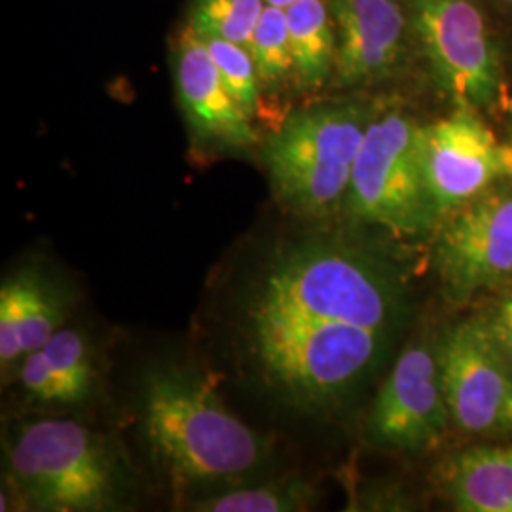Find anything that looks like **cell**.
<instances>
[{"label": "cell", "instance_id": "cell-12", "mask_svg": "<svg viewBox=\"0 0 512 512\" xmlns=\"http://www.w3.org/2000/svg\"><path fill=\"white\" fill-rule=\"evenodd\" d=\"M336 27L334 82L353 88L397 71L412 31L399 0H330Z\"/></svg>", "mask_w": 512, "mask_h": 512}, {"label": "cell", "instance_id": "cell-13", "mask_svg": "<svg viewBox=\"0 0 512 512\" xmlns=\"http://www.w3.org/2000/svg\"><path fill=\"white\" fill-rule=\"evenodd\" d=\"M442 488L461 512H512V448L480 446L446 461Z\"/></svg>", "mask_w": 512, "mask_h": 512}, {"label": "cell", "instance_id": "cell-23", "mask_svg": "<svg viewBox=\"0 0 512 512\" xmlns=\"http://www.w3.org/2000/svg\"><path fill=\"white\" fill-rule=\"evenodd\" d=\"M497 429L505 431L512 435V389L507 397V401L503 404V410H501V416H499V423H497Z\"/></svg>", "mask_w": 512, "mask_h": 512}, {"label": "cell", "instance_id": "cell-20", "mask_svg": "<svg viewBox=\"0 0 512 512\" xmlns=\"http://www.w3.org/2000/svg\"><path fill=\"white\" fill-rule=\"evenodd\" d=\"M200 38L213 57L228 92L232 93V97L238 101L241 109L245 110L251 118H255L260 110L262 86H260V78L256 73L251 52L245 46H239L222 38L202 37V35Z\"/></svg>", "mask_w": 512, "mask_h": 512}, {"label": "cell", "instance_id": "cell-9", "mask_svg": "<svg viewBox=\"0 0 512 512\" xmlns=\"http://www.w3.org/2000/svg\"><path fill=\"white\" fill-rule=\"evenodd\" d=\"M450 412L440 384L437 349H404L370 408L366 435L372 444L418 454L439 442Z\"/></svg>", "mask_w": 512, "mask_h": 512}, {"label": "cell", "instance_id": "cell-25", "mask_svg": "<svg viewBox=\"0 0 512 512\" xmlns=\"http://www.w3.org/2000/svg\"><path fill=\"white\" fill-rule=\"evenodd\" d=\"M503 2H507V4H509V6H512V0H503Z\"/></svg>", "mask_w": 512, "mask_h": 512}, {"label": "cell", "instance_id": "cell-16", "mask_svg": "<svg viewBox=\"0 0 512 512\" xmlns=\"http://www.w3.org/2000/svg\"><path fill=\"white\" fill-rule=\"evenodd\" d=\"M8 279L18 296L23 348L29 355L63 329L65 308L54 285L37 270H21Z\"/></svg>", "mask_w": 512, "mask_h": 512}, {"label": "cell", "instance_id": "cell-8", "mask_svg": "<svg viewBox=\"0 0 512 512\" xmlns=\"http://www.w3.org/2000/svg\"><path fill=\"white\" fill-rule=\"evenodd\" d=\"M423 162L433 202L444 219L512 177V145H501L475 109L458 107L423 126Z\"/></svg>", "mask_w": 512, "mask_h": 512}, {"label": "cell", "instance_id": "cell-3", "mask_svg": "<svg viewBox=\"0 0 512 512\" xmlns=\"http://www.w3.org/2000/svg\"><path fill=\"white\" fill-rule=\"evenodd\" d=\"M372 116L359 103H321L285 118L262 150L275 200L308 219L338 211Z\"/></svg>", "mask_w": 512, "mask_h": 512}, {"label": "cell", "instance_id": "cell-17", "mask_svg": "<svg viewBox=\"0 0 512 512\" xmlns=\"http://www.w3.org/2000/svg\"><path fill=\"white\" fill-rule=\"evenodd\" d=\"M262 90L275 92L294 80L293 48L287 12L266 6L249 44Z\"/></svg>", "mask_w": 512, "mask_h": 512}, {"label": "cell", "instance_id": "cell-1", "mask_svg": "<svg viewBox=\"0 0 512 512\" xmlns=\"http://www.w3.org/2000/svg\"><path fill=\"white\" fill-rule=\"evenodd\" d=\"M403 311V283L385 260L338 239H296L256 275L241 340L275 399L329 414L382 363Z\"/></svg>", "mask_w": 512, "mask_h": 512}, {"label": "cell", "instance_id": "cell-5", "mask_svg": "<svg viewBox=\"0 0 512 512\" xmlns=\"http://www.w3.org/2000/svg\"><path fill=\"white\" fill-rule=\"evenodd\" d=\"M344 205L353 219L397 236H420L442 220L425 177L423 126L410 114L372 116Z\"/></svg>", "mask_w": 512, "mask_h": 512}, {"label": "cell", "instance_id": "cell-18", "mask_svg": "<svg viewBox=\"0 0 512 512\" xmlns=\"http://www.w3.org/2000/svg\"><path fill=\"white\" fill-rule=\"evenodd\" d=\"M264 0H192L188 27L202 37H215L249 50Z\"/></svg>", "mask_w": 512, "mask_h": 512}, {"label": "cell", "instance_id": "cell-22", "mask_svg": "<svg viewBox=\"0 0 512 512\" xmlns=\"http://www.w3.org/2000/svg\"><path fill=\"white\" fill-rule=\"evenodd\" d=\"M484 319L492 332L495 346L512 374V294L497 300L494 308L484 315Z\"/></svg>", "mask_w": 512, "mask_h": 512}, {"label": "cell", "instance_id": "cell-21", "mask_svg": "<svg viewBox=\"0 0 512 512\" xmlns=\"http://www.w3.org/2000/svg\"><path fill=\"white\" fill-rule=\"evenodd\" d=\"M25 357L21 315L18 296L10 279H4L0 287V366L2 372L10 370L14 363Z\"/></svg>", "mask_w": 512, "mask_h": 512}, {"label": "cell", "instance_id": "cell-10", "mask_svg": "<svg viewBox=\"0 0 512 512\" xmlns=\"http://www.w3.org/2000/svg\"><path fill=\"white\" fill-rule=\"evenodd\" d=\"M440 384L450 420L471 435L497 429L512 389V374L495 346L484 315L448 330L437 348Z\"/></svg>", "mask_w": 512, "mask_h": 512}, {"label": "cell", "instance_id": "cell-14", "mask_svg": "<svg viewBox=\"0 0 512 512\" xmlns=\"http://www.w3.org/2000/svg\"><path fill=\"white\" fill-rule=\"evenodd\" d=\"M294 59V84L300 90H321L334 78L336 27L330 0H296L287 10Z\"/></svg>", "mask_w": 512, "mask_h": 512}, {"label": "cell", "instance_id": "cell-11", "mask_svg": "<svg viewBox=\"0 0 512 512\" xmlns=\"http://www.w3.org/2000/svg\"><path fill=\"white\" fill-rule=\"evenodd\" d=\"M175 90L196 143L217 152H243L256 145L253 118L228 92L202 38L190 27L175 48Z\"/></svg>", "mask_w": 512, "mask_h": 512}, {"label": "cell", "instance_id": "cell-24", "mask_svg": "<svg viewBox=\"0 0 512 512\" xmlns=\"http://www.w3.org/2000/svg\"><path fill=\"white\" fill-rule=\"evenodd\" d=\"M266 2V6H275V8H283V10H287L289 6H293L296 0H264Z\"/></svg>", "mask_w": 512, "mask_h": 512}, {"label": "cell", "instance_id": "cell-6", "mask_svg": "<svg viewBox=\"0 0 512 512\" xmlns=\"http://www.w3.org/2000/svg\"><path fill=\"white\" fill-rule=\"evenodd\" d=\"M412 33L437 84L458 107H492L503 74L484 14L473 0H412Z\"/></svg>", "mask_w": 512, "mask_h": 512}, {"label": "cell", "instance_id": "cell-2", "mask_svg": "<svg viewBox=\"0 0 512 512\" xmlns=\"http://www.w3.org/2000/svg\"><path fill=\"white\" fill-rule=\"evenodd\" d=\"M141 418L165 473L194 484H238L270 461L272 444L226 408L196 374L169 366L145 378Z\"/></svg>", "mask_w": 512, "mask_h": 512}, {"label": "cell", "instance_id": "cell-26", "mask_svg": "<svg viewBox=\"0 0 512 512\" xmlns=\"http://www.w3.org/2000/svg\"><path fill=\"white\" fill-rule=\"evenodd\" d=\"M511 145H512V143H511Z\"/></svg>", "mask_w": 512, "mask_h": 512}, {"label": "cell", "instance_id": "cell-4", "mask_svg": "<svg viewBox=\"0 0 512 512\" xmlns=\"http://www.w3.org/2000/svg\"><path fill=\"white\" fill-rule=\"evenodd\" d=\"M8 478L35 511L114 509L126 490L120 458L107 439L74 420H33L10 440Z\"/></svg>", "mask_w": 512, "mask_h": 512}, {"label": "cell", "instance_id": "cell-15", "mask_svg": "<svg viewBox=\"0 0 512 512\" xmlns=\"http://www.w3.org/2000/svg\"><path fill=\"white\" fill-rule=\"evenodd\" d=\"M313 501L315 490L306 480L281 478L207 495L192 501L190 509L205 512H294L308 511Z\"/></svg>", "mask_w": 512, "mask_h": 512}, {"label": "cell", "instance_id": "cell-7", "mask_svg": "<svg viewBox=\"0 0 512 512\" xmlns=\"http://www.w3.org/2000/svg\"><path fill=\"white\" fill-rule=\"evenodd\" d=\"M448 298L467 302L512 275V192H484L448 213L435 243Z\"/></svg>", "mask_w": 512, "mask_h": 512}, {"label": "cell", "instance_id": "cell-19", "mask_svg": "<svg viewBox=\"0 0 512 512\" xmlns=\"http://www.w3.org/2000/svg\"><path fill=\"white\" fill-rule=\"evenodd\" d=\"M40 351L65 387L69 404L84 403L92 395L95 382L92 348L88 338L78 330H57Z\"/></svg>", "mask_w": 512, "mask_h": 512}]
</instances>
